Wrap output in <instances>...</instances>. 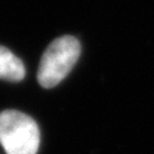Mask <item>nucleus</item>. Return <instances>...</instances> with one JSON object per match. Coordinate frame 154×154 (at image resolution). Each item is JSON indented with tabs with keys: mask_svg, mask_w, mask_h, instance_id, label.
<instances>
[{
	"mask_svg": "<svg viewBox=\"0 0 154 154\" xmlns=\"http://www.w3.org/2000/svg\"><path fill=\"white\" fill-rule=\"evenodd\" d=\"M0 144L7 154H36L40 130L33 119L18 110L0 113Z\"/></svg>",
	"mask_w": 154,
	"mask_h": 154,
	"instance_id": "2",
	"label": "nucleus"
},
{
	"mask_svg": "<svg viewBox=\"0 0 154 154\" xmlns=\"http://www.w3.org/2000/svg\"><path fill=\"white\" fill-rule=\"evenodd\" d=\"M81 54L80 41L73 36L55 38L41 57L37 81L42 88L50 89L62 82L73 68Z\"/></svg>",
	"mask_w": 154,
	"mask_h": 154,
	"instance_id": "1",
	"label": "nucleus"
},
{
	"mask_svg": "<svg viewBox=\"0 0 154 154\" xmlns=\"http://www.w3.org/2000/svg\"><path fill=\"white\" fill-rule=\"evenodd\" d=\"M26 69L22 60L4 46H0V80L22 81L25 79Z\"/></svg>",
	"mask_w": 154,
	"mask_h": 154,
	"instance_id": "3",
	"label": "nucleus"
}]
</instances>
